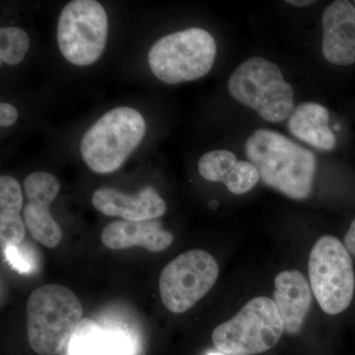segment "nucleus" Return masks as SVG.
Listing matches in <instances>:
<instances>
[{"instance_id": "obj_21", "label": "nucleus", "mask_w": 355, "mask_h": 355, "mask_svg": "<svg viewBox=\"0 0 355 355\" xmlns=\"http://www.w3.org/2000/svg\"><path fill=\"white\" fill-rule=\"evenodd\" d=\"M18 119V112L15 107L8 103L0 104V125L2 128L10 127Z\"/></svg>"}, {"instance_id": "obj_24", "label": "nucleus", "mask_w": 355, "mask_h": 355, "mask_svg": "<svg viewBox=\"0 0 355 355\" xmlns=\"http://www.w3.org/2000/svg\"><path fill=\"white\" fill-rule=\"evenodd\" d=\"M211 355H220V354H212Z\"/></svg>"}, {"instance_id": "obj_19", "label": "nucleus", "mask_w": 355, "mask_h": 355, "mask_svg": "<svg viewBox=\"0 0 355 355\" xmlns=\"http://www.w3.org/2000/svg\"><path fill=\"white\" fill-rule=\"evenodd\" d=\"M27 33L18 27L0 29V60L8 65L20 64L29 50Z\"/></svg>"}, {"instance_id": "obj_4", "label": "nucleus", "mask_w": 355, "mask_h": 355, "mask_svg": "<svg viewBox=\"0 0 355 355\" xmlns=\"http://www.w3.org/2000/svg\"><path fill=\"white\" fill-rule=\"evenodd\" d=\"M227 86L235 101L270 123L286 121L295 108L293 87L279 67L263 58L245 60L229 77Z\"/></svg>"}, {"instance_id": "obj_5", "label": "nucleus", "mask_w": 355, "mask_h": 355, "mask_svg": "<svg viewBox=\"0 0 355 355\" xmlns=\"http://www.w3.org/2000/svg\"><path fill=\"white\" fill-rule=\"evenodd\" d=\"M216 40L202 28L167 35L151 46L148 64L154 76L167 84L197 80L216 62Z\"/></svg>"}, {"instance_id": "obj_13", "label": "nucleus", "mask_w": 355, "mask_h": 355, "mask_svg": "<svg viewBox=\"0 0 355 355\" xmlns=\"http://www.w3.org/2000/svg\"><path fill=\"white\" fill-rule=\"evenodd\" d=\"M275 302L284 333L297 335L302 330L312 305V289L299 270H284L275 279Z\"/></svg>"}, {"instance_id": "obj_16", "label": "nucleus", "mask_w": 355, "mask_h": 355, "mask_svg": "<svg viewBox=\"0 0 355 355\" xmlns=\"http://www.w3.org/2000/svg\"><path fill=\"white\" fill-rule=\"evenodd\" d=\"M23 195L15 178L0 177V240L2 250L17 246L24 240L26 225L23 216Z\"/></svg>"}, {"instance_id": "obj_22", "label": "nucleus", "mask_w": 355, "mask_h": 355, "mask_svg": "<svg viewBox=\"0 0 355 355\" xmlns=\"http://www.w3.org/2000/svg\"><path fill=\"white\" fill-rule=\"evenodd\" d=\"M345 246L355 257V219L350 224L349 231L345 236Z\"/></svg>"}, {"instance_id": "obj_15", "label": "nucleus", "mask_w": 355, "mask_h": 355, "mask_svg": "<svg viewBox=\"0 0 355 355\" xmlns=\"http://www.w3.org/2000/svg\"><path fill=\"white\" fill-rule=\"evenodd\" d=\"M330 113L323 105L304 102L294 108L287 121L289 132L295 139L314 148L331 151L336 148V137L329 127Z\"/></svg>"}, {"instance_id": "obj_14", "label": "nucleus", "mask_w": 355, "mask_h": 355, "mask_svg": "<svg viewBox=\"0 0 355 355\" xmlns=\"http://www.w3.org/2000/svg\"><path fill=\"white\" fill-rule=\"evenodd\" d=\"M172 233L164 230L158 219L151 220L111 222L101 234V241L112 250L139 246L151 253H160L171 246Z\"/></svg>"}, {"instance_id": "obj_11", "label": "nucleus", "mask_w": 355, "mask_h": 355, "mask_svg": "<svg viewBox=\"0 0 355 355\" xmlns=\"http://www.w3.org/2000/svg\"><path fill=\"white\" fill-rule=\"evenodd\" d=\"M324 58L336 65L355 64V6L347 0H336L322 16Z\"/></svg>"}, {"instance_id": "obj_23", "label": "nucleus", "mask_w": 355, "mask_h": 355, "mask_svg": "<svg viewBox=\"0 0 355 355\" xmlns=\"http://www.w3.org/2000/svg\"><path fill=\"white\" fill-rule=\"evenodd\" d=\"M286 2L287 4H289V6L296 7L309 6L316 3V1H313V0H287Z\"/></svg>"}, {"instance_id": "obj_12", "label": "nucleus", "mask_w": 355, "mask_h": 355, "mask_svg": "<svg viewBox=\"0 0 355 355\" xmlns=\"http://www.w3.org/2000/svg\"><path fill=\"white\" fill-rule=\"evenodd\" d=\"M92 205L105 216H119L125 220L158 219L167 210L165 200L151 186L137 196H130L113 188H100L93 193Z\"/></svg>"}, {"instance_id": "obj_8", "label": "nucleus", "mask_w": 355, "mask_h": 355, "mask_svg": "<svg viewBox=\"0 0 355 355\" xmlns=\"http://www.w3.org/2000/svg\"><path fill=\"white\" fill-rule=\"evenodd\" d=\"M108 37V17L94 0H73L64 7L58 23V44L70 64L86 67L104 53Z\"/></svg>"}, {"instance_id": "obj_2", "label": "nucleus", "mask_w": 355, "mask_h": 355, "mask_svg": "<svg viewBox=\"0 0 355 355\" xmlns=\"http://www.w3.org/2000/svg\"><path fill=\"white\" fill-rule=\"evenodd\" d=\"M83 308L73 291L60 284L35 289L27 302L30 347L40 355H55L83 322Z\"/></svg>"}, {"instance_id": "obj_1", "label": "nucleus", "mask_w": 355, "mask_h": 355, "mask_svg": "<svg viewBox=\"0 0 355 355\" xmlns=\"http://www.w3.org/2000/svg\"><path fill=\"white\" fill-rule=\"evenodd\" d=\"M248 160L261 183L295 200L310 197L317 170L315 154L275 130H254L245 142Z\"/></svg>"}, {"instance_id": "obj_7", "label": "nucleus", "mask_w": 355, "mask_h": 355, "mask_svg": "<svg viewBox=\"0 0 355 355\" xmlns=\"http://www.w3.org/2000/svg\"><path fill=\"white\" fill-rule=\"evenodd\" d=\"M308 272L313 294L324 313L338 315L349 308L355 277L349 252L338 238L322 236L309 256Z\"/></svg>"}, {"instance_id": "obj_18", "label": "nucleus", "mask_w": 355, "mask_h": 355, "mask_svg": "<svg viewBox=\"0 0 355 355\" xmlns=\"http://www.w3.org/2000/svg\"><path fill=\"white\" fill-rule=\"evenodd\" d=\"M238 161L237 156L231 151H209L198 161V172L207 181L225 184Z\"/></svg>"}, {"instance_id": "obj_3", "label": "nucleus", "mask_w": 355, "mask_h": 355, "mask_svg": "<svg viewBox=\"0 0 355 355\" xmlns=\"http://www.w3.org/2000/svg\"><path fill=\"white\" fill-rule=\"evenodd\" d=\"M146 123L142 114L130 107H118L103 114L80 144L84 162L98 174L120 169L144 139Z\"/></svg>"}, {"instance_id": "obj_9", "label": "nucleus", "mask_w": 355, "mask_h": 355, "mask_svg": "<svg viewBox=\"0 0 355 355\" xmlns=\"http://www.w3.org/2000/svg\"><path fill=\"white\" fill-rule=\"evenodd\" d=\"M218 275V263L211 254L203 250L184 252L161 272V300L170 312H187L209 293Z\"/></svg>"}, {"instance_id": "obj_25", "label": "nucleus", "mask_w": 355, "mask_h": 355, "mask_svg": "<svg viewBox=\"0 0 355 355\" xmlns=\"http://www.w3.org/2000/svg\"><path fill=\"white\" fill-rule=\"evenodd\" d=\"M354 6H355V1H354Z\"/></svg>"}, {"instance_id": "obj_6", "label": "nucleus", "mask_w": 355, "mask_h": 355, "mask_svg": "<svg viewBox=\"0 0 355 355\" xmlns=\"http://www.w3.org/2000/svg\"><path fill=\"white\" fill-rule=\"evenodd\" d=\"M284 333L275 301L268 297L250 300L232 319L214 329L212 342L229 355H256L272 349Z\"/></svg>"}, {"instance_id": "obj_17", "label": "nucleus", "mask_w": 355, "mask_h": 355, "mask_svg": "<svg viewBox=\"0 0 355 355\" xmlns=\"http://www.w3.org/2000/svg\"><path fill=\"white\" fill-rule=\"evenodd\" d=\"M130 345L121 336L103 335L94 322L83 324L70 340V355H130Z\"/></svg>"}, {"instance_id": "obj_20", "label": "nucleus", "mask_w": 355, "mask_h": 355, "mask_svg": "<svg viewBox=\"0 0 355 355\" xmlns=\"http://www.w3.org/2000/svg\"><path fill=\"white\" fill-rule=\"evenodd\" d=\"M260 181L256 166L250 161H238L226 180L225 186L234 195H244L253 190Z\"/></svg>"}, {"instance_id": "obj_10", "label": "nucleus", "mask_w": 355, "mask_h": 355, "mask_svg": "<svg viewBox=\"0 0 355 355\" xmlns=\"http://www.w3.org/2000/svg\"><path fill=\"white\" fill-rule=\"evenodd\" d=\"M24 189L28 202L23 209L26 227L36 241L46 248H55L62 232L50 212V205L60 191L58 178L48 172L32 173L26 178Z\"/></svg>"}]
</instances>
